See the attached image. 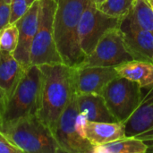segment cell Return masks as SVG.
<instances>
[{
    "label": "cell",
    "mask_w": 153,
    "mask_h": 153,
    "mask_svg": "<svg viewBox=\"0 0 153 153\" xmlns=\"http://www.w3.org/2000/svg\"><path fill=\"white\" fill-rule=\"evenodd\" d=\"M134 0H105L97 6L104 13L122 19L130 10Z\"/></svg>",
    "instance_id": "cell-20"
},
{
    "label": "cell",
    "mask_w": 153,
    "mask_h": 153,
    "mask_svg": "<svg viewBox=\"0 0 153 153\" xmlns=\"http://www.w3.org/2000/svg\"><path fill=\"white\" fill-rule=\"evenodd\" d=\"M0 131L22 152H62L53 132L38 115L22 118Z\"/></svg>",
    "instance_id": "cell-4"
},
{
    "label": "cell",
    "mask_w": 153,
    "mask_h": 153,
    "mask_svg": "<svg viewBox=\"0 0 153 153\" xmlns=\"http://www.w3.org/2000/svg\"><path fill=\"white\" fill-rule=\"evenodd\" d=\"M79 113L91 122H118L109 111L103 96L100 93L76 94Z\"/></svg>",
    "instance_id": "cell-14"
},
{
    "label": "cell",
    "mask_w": 153,
    "mask_h": 153,
    "mask_svg": "<svg viewBox=\"0 0 153 153\" xmlns=\"http://www.w3.org/2000/svg\"><path fill=\"white\" fill-rule=\"evenodd\" d=\"M93 1H94V3L96 4V5H97V6H100V4H101L105 0H93Z\"/></svg>",
    "instance_id": "cell-27"
},
{
    "label": "cell",
    "mask_w": 153,
    "mask_h": 153,
    "mask_svg": "<svg viewBox=\"0 0 153 153\" xmlns=\"http://www.w3.org/2000/svg\"><path fill=\"white\" fill-rule=\"evenodd\" d=\"M19 39V30L15 23L8 24L0 30V49L13 53Z\"/></svg>",
    "instance_id": "cell-21"
},
{
    "label": "cell",
    "mask_w": 153,
    "mask_h": 153,
    "mask_svg": "<svg viewBox=\"0 0 153 153\" xmlns=\"http://www.w3.org/2000/svg\"><path fill=\"white\" fill-rule=\"evenodd\" d=\"M7 101H8L7 94L4 91V90L0 87V127L2 126V124H3V118H4V115L5 112Z\"/></svg>",
    "instance_id": "cell-26"
},
{
    "label": "cell",
    "mask_w": 153,
    "mask_h": 153,
    "mask_svg": "<svg viewBox=\"0 0 153 153\" xmlns=\"http://www.w3.org/2000/svg\"><path fill=\"white\" fill-rule=\"evenodd\" d=\"M56 0H39V24L31 45L30 65L63 63L54 39Z\"/></svg>",
    "instance_id": "cell-5"
},
{
    "label": "cell",
    "mask_w": 153,
    "mask_h": 153,
    "mask_svg": "<svg viewBox=\"0 0 153 153\" xmlns=\"http://www.w3.org/2000/svg\"><path fill=\"white\" fill-rule=\"evenodd\" d=\"M44 74L39 65H30L22 74L7 101L0 130L26 117L38 115L41 106Z\"/></svg>",
    "instance_id": "cell-3"
},
{
    "label": "cell",
    "mask_w": 153,
    "mask_h": 153,
    "mask_svg": "<svg viewBox=\"0 0 153 153\" xmlns=\"http://www.w3.org/2000/svg\"><path fill=\"white\" fill-rule=\"evenodd\" d=\"M86 138L95 147L126 138L125 126L120 122H91L86 126Z\"/></svg>",
    "instance_id": "cell-15"
},
{
    "label": "cell",
    "mask_w": 153,
    "mask_h": 153,
    "mask_svg": "<svg viewBox=\"0 0 153 153\" xmlns=\"http://www.w3.org/2000/svg\"><path fill=\"white\" fill-rule=\"evenodd\" d=\"M152 152H153V150H152Z\"/></svg>",
    "instance_id": "cell-31"
},
{
    "label": "cell",
    "mask_w": 153,
    "mask_h": 153,
    "mask_svg": "<svg viewBox=\"0 0 153 153\" xmlns=\"http://www.w3.org/2000/svg\"><path fill=\"white\" fill-rule=\"evenodd\" d=\"M30 5L26 0H12L10 3V23H15L29 10Z\"/></svg>",
    "instance_id": "cell-22"
},
{
    "label": "cell",
    "mask_w": 153,
    "mask_h": 153,
    "mask_svg": "<svg viewBox=\"0 0 153 153\" xmlns=\"http://www.w3.org/2000/svg\"><path fill=\"white\" fill-rule=\"evenodd\" d=\"M119 28L128 48L137 60L153 62V34L131 24L126 18L120 21Z\"/></svg>",
    "instance_id": "cell-13"
},
{
    "label": "cell",
    "mask_w": 153,
    "mask_h": 153,
    "mask_svg": "<svg viewBox=\"0 0 153 153\" xmlns=\"http://www.w3.org/2000/svg\"><path fill=\"white\" fill-rule=\"evenodd\" d=\"M22 152L13 145L8 138L0 131V153H22Z\"/></svg>",
    "instance_id": "cell-24"
},
{
    "label": "cell",
    "mask_w": 153,
    "mask_h": 153,
    "mask_svg": "<svg viewBox=\"0 0 153 153\" xmlns=\"http://www.w3.org/2000/svg\"><path fill=\"white\" fill-rule=\"evenodd\" d=\"M4 1H5V2H6V3H8V4H10V3H11V1H12V0H4Z\"/></svg>",
    "instance_id": "cell-30"
},
{
    "label": "cell",
    "mask_w": 153,
    "mask_h": 153,
    "mask_svg": "<svg viewBox=\"0 0 153 153\" xmlns=\"http://www.w3.org/2000/svg\"><path fill=\"white\" fill-rule=\"evenodd\" d=\"M121 19L101 12L93 0H89L79 22V42L84 54L88 56L95 48L100 39L109 30L119 26Z\"/></svg>",
    "instance_id": "cell-8"
},
{
    "label": "cell",
    "mask_w": 153,
    "mask_h": 153,
    "mask_svg": "<svg viewBox=\"0 0 153 153\" xmlns=\"http://www.w3.org/2000/svg\"><path fill=\"white\" fill-rule=\"evenodd\" d=\"M149 146L142 140L126 137L106 144L93 147L92 153H145Z\"/></svg>",
    "instance_id": "cell-18"
},
{
    "label": "cell",
    "mask_w": 153,
    "mask_h": 153,
    "mask_svg": "<svg viewBox=\"0 0 153 153\" xmlns=\"http://www.w3.org/2000/svg\"><path fill=\"white\" fill-rule=\"evenodd\" d=\"M39 0H36L27 13L15 22L19 30V39L13 55L24 69L30 66L31 45L39 24Z\"/></svg>",
    "instance_id": "cell-11"
},
{
    "label": "cell",
    "mask_w": 153,
    "mask_h": 153,
    "mask_svg": "<svg viewBox=\"0 0 153 153\" xmlns=\"http://www.w3.org/2000/svg\"><path fill=\"white\" fill-rule=\"evenodd\" d=\"M101 95L111 114L124 124L139 106L141 86L129 79L117 76L104 87Z\"/></svg>",
    "instance_id": "cell-6"
},
{
    "label": "cell",
    "mask_w": 153,
    "mask_h": 153,
    "mask_svg": "<svg viewBox=\"0 0 153 153\" xmlns=\"http://www.w3.org/2000/svg\"><path fill=\"white\" fill-rule=\"evenodd\" d=\"M126 137L143 141L149 150L153 145V83L141 88V100L132 116L124 123Z\"/></svg>",
    "instance_id": "cell-10"
},
{
    "label": "cell",
    "mask_w": 153,
    "mask_h": 153,
    "mask_svg": "<svg viewBox=\"0 0 153 153\" xmlns=\"http://www.w3.org/2000/svg\"><path fill=\"white\" fill-rule=\"evenodd\" d=\"M44 74L39 117L53 132L61 114L76 95L74 69L64 63L39 65Z\"/></svg>",
    "instance_id": "cell-1"
},
{
    "label": "cell",
    "mask_w": 153,
    "mask_h": 153,
    "mask_svg": "<svg viewBox=\"0 0 153 153\" xmlns=\"http://www.w3.org/2000/svg\"><path fill=\"white\" fill-rule=\"evenodd\" d=\"M26 1H27V3L29 4V5H31V4H32L36 0H26Z\"/></svg>",
    "instance_id": "cell-28"
},
{
    "label": "cell",
    "mask_w": 153,
    "mask_h": 153,
    "mask_svg": "<svg viewBox=\"0 0 153 153\" xmlns=\"http://www.w3.org/2000/svg\"><path fill=\"white\" fill-rule=\"evenodd\" d=\"M148 2H149V4H151L152 8V9H153V0H148Z\"/></svg>",
    "instance_id": "cell-29"
},
{
    "label": "cell",
    "mask_w": 153,
    "mask_h": 153,
    "mask_svg": "<svg viewBox=\"0 0 153 153\" xmlns=\"http://www.w3.org/2000/svg\"><path fill=\"white\" fill-rule=\"evenodd\" d=\"M152 63H153V62H152Z\"/></svg>",
    "instance_id": "cell-32"
},
{
    "label": "cell",
    "mask_w": 153,
    "mask_h": 153,
    "mask_svg": "<svg viewBox=\"0 0 153 153\" xmlns=\"http://www.w3.org/2000/svg\"><path fill=\"white\" fill-rule=\"evenodd\" d=\"M89 0H56L54 39L64 64L76 67L85 56L79 42V22Z\"/></svg>",
    "instance_id": "cell-2"
},
{
    "label": "cell",
    "mask_w": 153,
    "mask_h": 153,
    "mask_svg": "<svg viewBox=\"0 0 153 153\" xmlns=\"http://www.w3.org/2000/svg\"><path fill=\"white\" fill-rule=\"evenodd\" d=\"M10 24V4L0 0V30Z\"/></svg>",
    "instance_id": "cell-23"
},
{
    "label": "cell",
    "mask_w": 153,
    "mask_h": 153,
    "mask_svg": "<svg viewBox=\"0 0 153 153\" xmlns=\"http://www.w3.org/2000/svg\"><path fill=\"white\" fill-rule=\"evenodd\" d=\"M137 60L125 41L119 26L109 29L99 40L91 54L80 65L117 66L123 63Z\"/></svg>",
    "instance_id": "cell-7"
},
{
    "label": "cell",
    "mask_w": 153,
    "mask_h": 153,
    "mask_svg": "<svg viewBox=\"0 0 153 153\" xmlns=\"http://www.w3.org/2000/svg\"><path fill=\"white\" fill-rule=\"evenodd\" d=\"M25 70L12 53L0 49V87L6 92L8 100L13 94Z\"/></svg>",
    "instance_id": "cell-16"
},
{
    "label": "cell",
    "mask_w": 153,
    "mask_h": 153,
    "mask_svg": "<svg viewBox=\"0 0 153 153\" xmlns=\"http://www.w3.org/2000/svg\"><path fill=\"white\" fill-rule=\"evenodd\" d=\"M119 76L137 82L141 88L153 83V63L132 60L115 66Z\"/></svg>",
    "instance_id": "cell-17"
},
{
    "label": "cell",
    "mask_w": 153,
    "mask_h": 153,
    "mask_svg": "<svg viewBox=\"0 0 153 153\" xmlns=\"http://www.w3.org/2000/svg\"><path fill=\"white\" fill-rule=\"evenodd\" d=\"M124 18L131 24L153 34V9L148 0H134L132 7Z\"/></svg>",
    "instance_id": "cell-19"
},
{
    "label": "cell",
    "mask_w": 153,
    "mask_h": 153,
    "mask_svg": "<svg viewBox=\"0 0 153 153\" xmlns=\"http://www.w3.org/2000/svg\"><path fill=\"white\" fill-rule=\"evenodd\" d=\"M78 113L75 95L61 114L53 131L62 152L92 153L94 146L88 139L82 137L75 128V120Z\"/></svg>",
    "instance_id": "cell-9"
},
{
    "label": "cell",
    "mask_w": 153,
    "mask_h": 153,
    "mask_svg": "<svg viewBox=\"0 0 153 153\" xmlns=\"http://www.w3.org/2000/svg\"><path fill=\"white\" fill-rule=\"evenodd\" d=\"M74 69L76 94L100 93L113 79L119 76L115 66L78 65Z\"/></svg>",
    "instance_id": "cell-12"
},
{
    "label": "cell",
    "mask_w": 153,
    "mask_h": 153,
    "mask_svg": "<svg viewBox=\"0 0 153 153\" xmlns=\"http://www.w3.org/2000/svg\"><path fill=\"white\" fill-rule=\"evenodd\" d=\"M87 123H88L87 118L82 114L78 113L77 117H76V120H75V128H76L78 134L83 138H86V126H87Z\"/></svg>",
    "instance_id": "cell-25"
}]
</instances>
